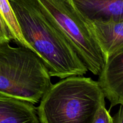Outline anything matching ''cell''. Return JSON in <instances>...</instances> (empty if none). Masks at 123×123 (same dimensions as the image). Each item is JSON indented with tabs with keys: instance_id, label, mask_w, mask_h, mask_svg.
<instances>
[{
	"instance_id": "6da1fadb",
	"label": "cell",
	"mask_w": 123,
	"mask_h": 123,
	"mask_svg": "<svg viewBox=\"0 0 123 123\" xmlns=\"http://www.w3.org/2000/svg\"><path fill=\"white\" fill-rule=\"evenodd\" d=\"M22 35L50 77L83 76L87 69L38 0H9Z\"/></svg>"
},
{
	"instance_id": "7a4b0ae2",
	"label": "cell",
	"mask_w": 123,
	"mask_h": 123,
	"mask_svg": "<svg viewBox=\"0 0 123 123\" xmlns=\"http://www.w3.org/2000/svg\"><path fill=\"white\" fill-rule=\"evenodd\" d=\"M105 96L98 81L73 76L52 84L41 98V123H91Z\"/></svg>"
},
{
	"instance_id": "3957f363",
	"label": "cell",
	"mask_w": 123,
	"mask_h": 123,
	"mask_svg": "<svg viewBox=\"0 0 123 123\" xmlns=\"http://www.w3.org/2000/svg\"><path fill=\"white\" fill-rule=\"evenodd\" d=\"M42 59L25 46L0 43V94L38 103L51 86Z\"/></svg>"
},
{
	"instance_id": "277c9868",
	"label": "cell",
	"mask_w": 123,
	"mask_h": 123,
	"mask_svg": "<svg viewBox=\"0 0 123 123\" xmlns=\"http://www.w3.org/2000/svg\"><path fill=\"white\" fill-rule=\"evenodd\" d=\"M87 69L102 72L106 59L86 22L69 0H38Z\"/></svg>"
},
{
	"instance_id": "5b68a950",
	"label": "cell",
	"mask_w": 123,
	"mask_h": 123,
	"mask_svg": "<svg viewBox=\"0 0 123 123\" xmlns=\"http://www.w3.org/2000/svg\"><path fill=\"white\" fill-rule=\"evenodd\" d=\"M85 22H109L123 19V0H69Z\"/></svg>"
},
{
	"instance_id": "8992f818",
	"label": "cell",
	"mask_w": 123,
	"mask_h": 123,
	"mask_svg": "<svg viewBox=\"0 0 123 123\" xmlns=\"http://www.w3.org/2000/svg\"><path fill=\"white\" fill-rule=\"evenodd\" d=\"M98 82L111 106L123 105V52L108 58Z\"/></svg>"
},
{
	"instance_id": "52a82bcc",
	"label": "cell",
	"mask_w": 123,
	"mask_h": 123,
	"mask_svg": "<svg viewBox=\"0 0 123 123\" xmlns=\"http://www.w3.org/2000/svg\"><path fill=\"white\" fill-rule=\"evenodd\" d=\"M97 39L106 59L123 52V19L109 22H86Z\"/></svg>"
},
{
	"instance_id": "ba28073f",
	"label": "cell",
	"mask_w": 123,
	"mask_h": 123,
	"mask_svg": "<svg viewBox=\"0 0 123 123\" xmlns=\"http://www.w3.org/2000/svg\"><path fill=\"white\" fill-rule=\"evenodd\" d=\"M37 109L25 100L0 94V123H39Z\"/></svg>"
},
{
	"instance_id": "9c48e42d",
	"label": "cell",
	"mask_w": 123,
	"mask_h": 123,
	"mask_svg": "<svg viewBox=\"0 0 123 123\" xmlns=\"http://www.w3.org/2000/svg\"><path fill=\"white\" fill-rule=\"evenodd\" d=\"M0 13L13 34V40L22 46L26 47L35 52L33 48L25 41L22 35L9 0H0Z\"/></svg>"
},
{
	"instance_id": "30bf717a",
	"label": "cell",
	"mask_w": 123,
	"mask_h": 123,
	"mask_svg": "<svg viewBox=\"0 0 123 123\" xmlns=\"http://www.w3.org/2000/svg\"><path fill=\"white\" fill-rule=\"evenodd\" d=\"M91 123H114L112 117L105 107V103L100 106Z\"/></svg>"
},
{
	"instance_id": "8fae6325",
	"label": "cell",
	"mask_w": 123,
	"mask_h": 123,
	"mask_svg": "<svg viewBox=\"0 0 123 123\" xmlns=\"http://www.w3.org/2000/svg\"><path fill=\"white\" fill-rule=\"evenodd\" d=\"M12 40L13 34L0 13V43H10Z\"/></svg>"
},
{
	"instance_id": "7c38bea8",
	"label": "cell",
	"mask_w": 123,
	"mask_h": 123,
	"mask_svg": "<svg viewBox=\"0 0 123 123\" xmlns=\"http://www.w3.org/2000/svg\"><path fill=\"white\" fill-rule=\"evenodd\" d=\"M114 123H123V105H120L119 110L112 117Z\"/></svg>"
}]
</instances>
